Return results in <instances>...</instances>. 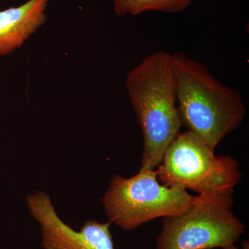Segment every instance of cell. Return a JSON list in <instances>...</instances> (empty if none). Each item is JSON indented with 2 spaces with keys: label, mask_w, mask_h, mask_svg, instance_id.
<instances>
[{
  "label": "cell",
  "mask_w": 249,
  "mask_h": 249,
  "mask_svg": "<svg viewBox=\"0 0 249 249\" xmlns=\"http://www.w3.org/2000/svg\"><path fill=\"white\" fill-rule=\"evenodd\" d=\"M171 56L181 122L214 151L245 119L242 96L216 79L200 62L181 52Z\"/></svg>",
  "instance_id": "1"
},
{
  "label": "cell",
  "mask_w": 249,
  "mask_h": 249,
  "mask_svg": "<svg viewBox=\"0 0 249 249\" xmlns=\"http://www.w3.org/2000/svg\"><path fill=\"white\" fill-rule=\"evenodd\" d=\"M125 85L143 139L139 170H156L183 125L171 54L159 51L149 55L129 72Z\"/></svg>",
  "instance_id": "2"
},
{
  "label": "cell",
  "mask_w": 249,
  "mask_h": 249,
  "mask_svg": "<svg viewBox=\"0 0 249 249\" xmlns=\"http://www.w3.org/2000/svg\"><path fill=\"white\" fill-rule=\"evenodd\" d=\"M156 172L162 184L192 190L201 196L233 194L242 178L235 159L214 155V150L191 131L178 134Z\"/></svg>",
  "instance_id": "3"
},
{
  "label": "cell",
  "mask_w": 249,
  "mask_h": 249,
  "mask_svg": "<svg viewBox=\"0 0 249 249\" xmlns=\"http://www.w3.org/2000/svg\"><path fill=\"white\" fill-rule=\"evenodd\" d=\"M232 194L195 196L188 209L162 219L156 249H216L235 244L246 226L232 211Z\"/></svg>",
  "instance_id": "4"
},
{
  "label": "cell",
  "mask_w": 249,
  "mask_h": 249,
  "mask_svg": "<svg viewBox=\"0 0 249 249\" xmlns=\"http://www.w3.org/2000/svg\"><path fill=\"white\" fill-rule=\"evenodd\" d=\"M194 197L182 188L160 183L156 170H139L129 178L114 175L101 201L111 224L132 231L157 218L182 212Z\"/></svg>",
  "instance_id": "5"
},
{
  "label": "cell",
  "mask_w": 249,
  "mask_h": 249,
  "mask_svg": "<svg viewBox=\"0 0 249 249\" xmlns=\"http://www.w3.org/2000/svg\"><path fill=\"white\" fill-rule=\"evenodd\" d=\"M28 209L40 224L43 249H115L111 223L87 221L79 231L59 217L48 194L34 191L27 196Z\"/></svg>",
  "instance_id": "6"
},
{
  "label": "cell",
  "mask_w": 249,
  "mask_h": 249,
  "mask_svg": "<svg viewBox=\"0 0 249 249\" xmlns=\"http://www.w3.org/2000/svg\"><path fill=\"white\" fill-rule=\"evenodd\" d=\"M50 0H29L18 6L0 11V56L22 47L46 22Z\"/></svg>",
  "instance_id": "7"
},
{
  "label": "cell",
  "mask_w": 249,
  "mask_h": 249,
  "mask_svg": "<svg viewBox=\"0 0 249 249\" xmlns=\"http://www.w3.org/2000/svg\"><path fill=\"white\" fill-rule=\"evenodd\" d=\"M191 4L192 0H114V11L121 17L150 11L179 13Z\"/></svg>",
  "instance_id": "8"
},
{
  "label": "cell",
  "mask_w": 249,
  "mask_h": 249,
  "mask_svg": "<svg viewBox=\"0 0 249 249\" xmlns=\"http://www.w3.org/2000/svg\"><path fill=\"white\" fill-rule=\"evenodd\" d=\"M216 249H249V240H244L242 242V247H237L235 244H232V245H228L227 247Z\"/></svg>",
  "instance_id": "9"
}]
</instances>
